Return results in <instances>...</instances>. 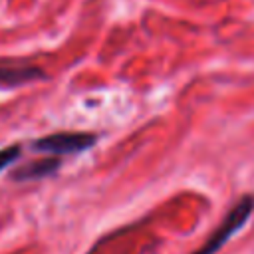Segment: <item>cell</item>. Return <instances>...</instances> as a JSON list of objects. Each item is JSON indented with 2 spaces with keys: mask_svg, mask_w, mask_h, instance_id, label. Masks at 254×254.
I'll use <instances>...</instances> for the list:
<instances>
[{
  "mask_svg": "<svg viewBox=\"0 0 254 254\" xmlns=\"http://www.w3.org/2000/svg\"><path fill=\"white\" fill-rule=\"evenodd\" d=\"M60 167V159L58 157H50V159H40V161H32L24 167H20L18 171H14V179L16 181H30V179H40V177H48L52 173H56Z\"/></svg>",
  "mask_w": 254,
  "mask_h": 254,
  "instance_id": "277c9868",
  "label": "cell"
},
{
  "mask_svg": "<svg viewBox=\"0 0 254 254\" xmlns=\"http://www.w3.org/2000/svg\"><path fill=\"white\" fill-rule=\"evenodd\" d=\"M42 77V69L34 65H22V64H10V62H0V89L4 87H16L24 85L28 81H34Z\"/></svg>",
  "mask_w": 254,
  "mask_h": 254,
  "instance_id": "3957f363",
  "label": "cell"
},
{
  "mask_svg": "<svg viewBox=\"0 0 254 254\" xmlns=\"http://www.w3.org/2000/svg\"><path fill=\"white\" fill-rule=\"evenodd\" d=\"M252 208H254V198L252 196H244L242 200H238L232 206V210L226 214V218L222 220V224L212 232V236L196 252H192V254H216L246 224V220L252 214Z\"/></svg>",
  "mask_w": 254,
  "mask_h": 254,
  "instance_id": "6da1fadb",
  "label": "cell"
},
{
  "mask_svg": "<svg viewBox=\"0 0 254 254\" xmlns=\"http://www.w3.org/2000/svg\"><path fill=\"white\" fill-rule=\"evenodd\" d=\"M95 143V137L91 133H54L48 137H42L34 141L36 151L54 153V155H69L89 149Z\"/></svg>",
  "mask_w": 254,
  "mask_h": 254,
  "instance_id": "7a4b0ae2",
  "label": "cell"
},
{
  "mask_svg": "<svg viewBox=\"0 0 254 254\" xmlns=\"http://www.w3.org/2000/svg\"><path fill=\"white\" fill-rule=\"evenodd\" d=\"M20 157V147L18 145H12V147H6L0 151V171H4L10 163H14L16 159Z\"/></svg>",
  "mask_w": 254,
  "mask_h": 254,
  "instance_id": "5b68a950",
  "label": "cell"
}]
</instances>
